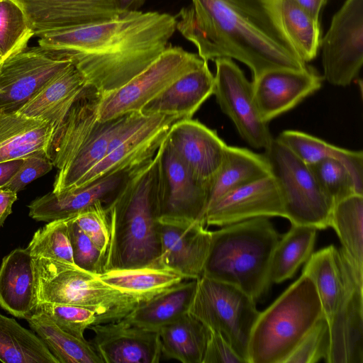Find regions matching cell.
I'll return each instance as SVG.
<instances>
[{
  "label": "cell",
  "instance_id": "obj_16",
  "mask_svg": "<svg viewBox=\"0 0 363 363\" xmlns=\"http://www.w3.org/2000/svg\"><path fill=\"white\" fill-rule=\"evenodd\" d=\"M158 222L160 267L179 273L184 279L202 277L212 231L199 220L159 218Z\"/></svg>",
  "mask_w": 363,
  "mask_h": 363
},
{
  "label": "cell",
  "instance_id": "obj_36",
  "mask_svg": "<svg viewBox=\"0 0 363 363\" xmlns=\"http://www.w3.org/2000/svg\"><path fill=\"white\" fill-rule=\"evenodd\" d=\"M0 360L6 363H59L43 341L14 318L0 314Z\"/></svg>",
  "mask_w": 363,
  "mask_h": 363
},
{
  "label": "cell",
  "instance_id": "obj_22",
  "mask_svg": "<svg viewBox=\"0 0 363 363\" xmlns=\"http://www.w3.org/2000/svg\"><path fill=\"white\" fill-rule=\"evenodd\" d=\"M302 273L313 281L327 323L330 321L353 288L358 286L340 250L332 245L312 253Z\"/></svg>",
  "mask_w": 363,
  "mask_h": 363
},
{
  "label": "cell",
  "instance_id": "obj_37",
  "mask_svg": "<svg viewBox=\"0 0 363 363\" xmlns=\"http://www.w3.org/2000/svg\"><path fill=\"white\" fill-rule=\"evenodd\" d=\"M281 17L284 28L301 60H314L320 50V21L315 20L294 0H281Z\"/></svg>",
  "mask_w": 363,
  "mask_h": 363
},
{
  "label": "cell",
  "instance_id": "obj_13",
  "mask_svg": "<svg viewBox=\"0 0 363 363\" xmlns=\"http://www.w3.org/2000/svg\"><path fill=\"white\" fill-rule=\"evenodd\" d=\"M214 62L213 94L222 112L233 123L242 140L252 147L268 152L274 139L268 123L260 117L252 82L232 59Z\"/></svg>",
  "mask_w": 363,
  "mask_h": 363
},
{
  "label": "cell",
  "instance_id": "obj_10",
  "mask_svg": "<svg viewBox=\"0 0 363 363\" xmlns=\"http://www.w3.org/2000/svg\"><path fill=\"white\" fill-rule=\"evenodd\" d=\"M204 61L198 54L169 45L145 69L119 89L102 96L98 111L99 121L140 112L170 84Z\"/></svg>",
  "mask_w": 363,
  "mask_h": 363
},
{
  "label": "cell",
  "instance_id": "obj_25",
  "mask_svg": "<svg viewBox=\"0 0 363 363\" xmlns=\"http://www.w3.org/2000/svg\"><path fill=\"white\" fill-rule=\"evenodd\" d=\"M328 363H363V289L356 286L329 323Z\"/></svg>",
  "mask_w": 363,
  "mask_h": 363
},
{
  "label": "cell",
  "instance_id": "obj_17",
  "mask_svg": "<svg viewBox=\"0 0 363 363\" xmlns=\"http://www.w3.org/2000/svg\"><path fill=\"white\" fill-rule=\"evenodd\" d=\"M23 10L34 36L97 23L120 13L113 0H13Z\"/></svg>",
  "mask_w": 363,
  "mask_h": 363
},
{
  "label": "cell",
  "instance_id": "obj_14",
  "mask_svg": "<svg viewBox=\"0 0 363 363\" xmlns=\"http://www.w3.org/2000/svg\"><path fill=\"white\" fill-rule=\"evenodd\" d=\"M157 155L158 219L199 220L204 224L207 186L191 174L167 138L159 147Z\"/></svg>",
  "mask_w": 363,
  "mask_h": 363
},
{
  "label": "cell",
  "instance_id": "obj_29",
  "mask_svg": "<svg viewBox=\"0 0 363 363\" xmlns=\"http://www.w3.org/2000/svg\"><path fill=\"white\" fill-rule=\"evenodd\" d=\"M54 125L18 113L0 116V162L48 150Z\"/></svg>",
  "mask_w": 363,
  "mask_h": 363
},
{
  "label": "cell",
  "instance_id": "obj_31",
  "mask_svg": "<svg viewBox=\"0 0 363 363\" xmlns=\"http://www.w3.org/2000/svg\"><path fill=\"white\" fill-rule=\"evenodd\" d=\"M210 333L187 312L159 330L162 356L183 363H202Z\"/></svg>",
  "mask_w": 363,
  "mask_h": 363
},
{
  "label": "cell",
  "instance_id": "obj_43",
  "mask_svg": "<svg viewBox=\"0 0 363 363\" xmlns=\"http://www.w3.org/2000/svg\"><path fill=\"white\" fill-rule=\"evenodd\" d=\"M68 225L74 264L96 275L104 273L105 255L78 226L74 216L69 218Z\"/></svg>",
  "mask_w": 363,
  "mask_h": 363
},
{
  "label": "cell",
  "instance_id": "obj_4",
  "mask_svg": "<svg viewBox=\"0 0 363 363\" xmlns=\"http://www.w3.org/2000/svg\"><path fill=\"white\" fill-rule=\"evenodd\" d=\"M279 238L267 217L222 226L211 232L202 276L232 284L256 301L272 284L271 261Z\"/></svg>",
  "mask_w": 363,
  "mask_h": 363
},
{
  "label": "cell",
  "instance_id": "obj_47",
  "mask_svg": "<svg viewBox=\"0 0 363 363\" xmlns=\"http://www.w3.org/2000/svg\"><path fill=\"white\" fill-rule=\"evenodd\" d=\"M16 200V192L0 189V227L12 213V206Z\"/></svg>",
  "mask_w": 363,
  "mask_h": 363
},
{
  "label": "cell",
  "instance_id": "obj_52",
  "mask_svg": "<svg viewBox=\"0 0 363 363\" xmlns=\"http://www.w3.org/2000/svg\"><path fill=\"white\" fill-rule=\"evenodd\" d=\"M1 58H0V63H1Z\"/></svg>",
  "mask_w": 363,
  "mask_h": 363
},
{
  "label": "cell",
  "instance_id": "obj_42",
  "mask_svg": "<svg viewBox=\"0 0 363 363\" xmlns=\"http://www.w3.org/2000/svg\"><path fill=\"white\" fill-rule=\"evenodd\" d=\"M329 341L328 324L323 317L306 333L283 363H315L325 359Z\"/></svg>",
  "mask_w": 363,
  "mask_h": 363
},
{
  "label": "cell",
  "instance_id": "obj_12",
  "mask_svg": "<svg viewBox=\"0 0 363 363\" xmlns=\"http://www.w3.org/2000/svg\"><path fill=\"white\" fill-rule=\"evenodd\" d=\"M320 48L323 79L333 86H349L363 64V0L345 1L333 15Z\"/></svg>",
  "mask_w": 363,
  "mask_h": 363
},
{
  "label": "cell",
  "instance_id": "obj_15",
  "mask_svg": "<svg viewBox=\"0 0 363 363\" xmlns=\"http://www.w3.org/2000/svg\"><path fill=\"white\" fill-rule=\"evenodd\" d=\"M258 217L285 218L281 191L271 173L226 193L206 210V226H225Z\"/></svg>",
  "mask_w": 363,
  "mask_h": 363
},
{
  "label": "cell",
  "instance_id": "obj_19",
  "mask_svg": "<svg viewBox=\"0 0 363 363\" xmlns=\"http://www.w3.org/2000/svg\"><path fill=\"white\" fill-rule=\"evenodd\" d=\"M166 138L191 174L208 189L222 164L228 145L216 130L191 118L174 122Z\"/></svg>",
  "mask_w": 363,
  "mask_h": 363
},
{
  "label": "cell",
  "instance_id": "obj_38",
  "mask_svg": "<svg viewBox=\"0 0 363 363\" xmlns=\"http://www.w3.org/2000/svg\"><path fill=\"white\" fill-rule=\"evenodd\" d=\"M68 219L48 222L34 233L27 247L34 258L45 257L74 264Z\"/></svg>",
  "mask_w": 363,
  "mask_h": 363
},
{
  "label": "cell",
  "instance_id": "obj_44",
  "mask_svg": "<svg viewBox=\"0 0 363 363\" xmlns=\"http://www.w3.org/2000/svg\"><path fill=\"white\" fill-rule=\"evenodd\" d=\"M74 220L106 256L110 238L109 218L106 205L96 202L74 216Z\"/></svg>",
  "mask_w": 363,
  "mask_h": 363
},
{
  "label": "cell",
  "instance_id": "obj_5",
  "mask_svg": "<svg viewBox=\"0 0 363 363\" xmlns=\"http://www.w3.org/2000/svg\"><path fill=\"white\" fill-rule=\"evenodd\" d=\"M323 317L315 286L302 273L267 308L259 312L249 339L248 363H283Z\"/></svg>",
  "mask_w": 363,
  "mask_h": 363
},
{
  "label": "cell",
  "instance_id": "obj_24",
  "mask_svg": "<svg viewBox=\"0 0 363 363\" xmlns=\"http://www.w3.org/2000/svg\"><path fill=\"white\" fill-rule=\"evenodd\" d=\"M214 75L208 62L183 74L141 110L146 115L165 114L191 118L203 102L213 94Z\"/></svg>",
  "mask_w": 363,
  "mask_h": 363
},
{
  "label": "cell",
  "instance_id": "obj_35",
  "mask_svg": "<svg viewBox=\"0 0 363 363\" xmlns=\"http://www.w3.org/2000/svg\"><path fill=\"white\" fill-rule=\"evenodd\" d=\"M317 229L306 225H291L279 238L274 250L270 267L272 284L291 279L299 267L312 255Z\"/></svg>",
  "mask_w": 363,
  "mask_h": 363
},
{
  "label": "cell",
  "instance_id": "obj_2",
  "mask_svg": "<svg viewBox=\"0 0 363 363\" xmlns=\"http://www.w3.org/2000/svg\"><path fill=\"white\" fill-rule=\"evenodd\" d=\"M176 31L175 16L158 11L120 13L108 21L54 31L38 45L69 60L103 96L150 65Z\"/></svg>",
  "mask_w": 363,
  "mask_h": 363
},
{
  "label": "cell",
  "instance_id": "obj_7",
  "mask_svg": "<svg viewBox=\"0 0 363 363\" xmlns=\"http://www.w3.org/2000/svg\"><path fill=\"white\" fill-rule=\"evenodd\" d=\"M255 301L239 288L202 276L188 313L219 332L246 363L251 331L258 317Z\"/></svg>",
  "mask_w": 363,
  "mask_h": 363
},
{
  "label": "cell",
  "instance_id": "obj_45",
  "mask_svg": "<svg viewBox=\"0 0 363 363\" xmlns=\"http://www.w3.org/2000/svg\"><path fill=\"white\" fill-rule=\"evenodd\" d=\"M53 167L47 150L36 151L23 158L18 170L1 189L18 193L32 181L50 172Z\"/></svg>",
  "mask_w": 363,
  "mask_h": 363
},
{
  "label": "cell",
  "instance_id": "obj_28",
  "mask_svg": "<svg viewBox=\"0 0 363 363\" xmlns=\"http://www.w3.org/2000/svg\"><path fill=\"white\" fill-rule=\"evenodd\" d=\"M330 227L339 238L342 245L339 250L355 282L363 288V194H354L337 202Z\"/></svg>",
  "mask_w": 363,
  "mask_h": 363
},
{
  "label": "cell",
  "instance_id": "obj_48",
  "mask_svg": "<svg viewBox=\"0 0 363 363\" xmlns=\"http://www.w3.org/2000/svg\"><path fill=\"white\" fill-rule=\"evenodd\" d=\"M23 163V159L0 162V189L13 177Z\"/></svg>",
  "mask_w": 363,
  "mask_h": 363
},
{
  "label": "cell",
  "instance_id": "obj_23",
  "mask_svg": "<svg viewBox=\"0 0 363 363\" xmlns=\"http://www.w3.org/2000/svg\"><path fill=\"white\" fill-rule=\"evenodd\" d=\"M35 262L28 247L16 248L5 256L0 267V306L26 319L38 305Z\"/></svg>",
  "mask_w": 363,
  "mask_h": 363
},
{
  "label": "cell",
  "instance_id": "obj_30",
  "mask_svg": "<svg viewBox=\"0 0 363 363\" xmlns=\"http://www.w3.org/2000/svg\"><path fill=\"white\" fill-rule=\"evenodd\" d=\"M196 288V279L182 281L138 304L125 317L141 328L157 330L189 311Z\"/></svg>",
  "mask_w": 363,
  "mask_h": 363
},
{
  "label": "cell",
  "instance_id": "obj_9",
  "mask_svg": "<svg viewBox=\"0 0 363 363\" xmlns=\"http://www.w3.org/2000/svg\"><path fill=\"white\" fill-rule=\"evenodd\" d=\"M182 120L165 114H125L109 141L104 158L79 182L75 189L103 177L136 168L152 159L166 138L170 126Z\"/></svg>",
  "mask_w": 363,
  "mask_h": 363
},
{
  "label": "cell",
  "instance_id": "obj_32",
  "mask_svg": "<svg viewBox=\"0 0 363 363\" xmlns=\"http://www.w3.org/2000/svg\"><path fill=\"white\" fill-rule=\"evenodd\" d=\"M277 139L308 165H312L330 157L340 160L352 174L357 192L363 194V152L362 150H350L339 147L298 130H284Z\"/></svg>",
  "mask_w": 363,
  "mask_h": 363
},
{
  "label": "cell",
  "instance_id": "obj_26",
  "mask_svg": "<svg viewBox=\"0 0 363 363\" xmlns=\"http://www.w3.org/2000/svg\"><path fill=\"white\" fill-rule=\"evenodd\" d=\"M271 173V162L265 154L227 145L222 164L208 186L206 210L226 193Z\"/></svg>",
  "mask_w": 363,
  "mask_h": 363
},
{
  "label": "cell",
  "instance_id": "obj_46",
  "mask_svg": "<svg viewBox=\"0 0 363 363\" xmlns=\"http://www.w3.org/2000/svg\"><path fill=\"white\" fill-rule=\"evenodd\" d=\"M202 363H246L218 331L211 330Z\"/></svg>",
  "mask_w": 363,
  "mask_h": 363
},
{
  "label": "cell",
  "instance_id": "obj_21",
  "mask_svg": "<svg viewBox=\"0 0 363 363\" xmlns=\"http://www.w3.org/2000/svg\"><path fill=\"white\" fill-rule=\"evenodd\" d=\"M134 169L106 175L73 190L59 194L52 191L37 198L28 206L29 216L38 221L50 222L75 216L96 202L106 206Z\"/></svg>",
  "mask_w": 363,
  "mask_h": 363
},
{
  "label": "cell",
  "instance_id": "obj_3",
  "mask_svg": "<svg viewBox=\"0 0 363 363\" xmlns=\"http://www.w3.org/2000/svg\"><path fill=\"white\" fill-rule=\"evenodd\" d=\"M157 164L156 153L152 159L134 169L116 197L106 206L110 238L105 272L160 267Z\"/></svg>",
  "mask_w": 363,
  "mask_h": 363
},
{
  "label": "cell",
  "instance_id": "obj_39",
  "mask_svg": "<svg viewBox=\"0 0 363 363\" xmlns=\"http://www.w3.org/2000/svg\"><path fill=\"white\" fill-rule=\"evenodd\" d=\"M33 36L34 33L20 6L13 0H0L1 61L27 47Z\"/></svg>",
  "mask_w": 363,
  "mask_h": 363
},
{
  "label": "cell",
  "instance_id": "obj_34",
  "mask_svg": "<svg viewBox=\"0 0 363 363\" xmlns=\"http://www.w3.org/2000/svg\"><path fill=\"white\" fill-rule=\"evenodd\" d=\"M26 320L59 363H104L91 342L63 331L45 314L35 312Z\"/></svg>",
  "mask_w": 363,
  "mask_h": 363
},
{
  "label": "cell",
  "instance_id": "obj_6",
  "mask_svg": "<svg viewBox=\"0 0 363 363\" xmlns=\"http://www.w3.org/2000/svg\"><path fill=\"white\" fill-rule=\"evenodd\" d=\"M38 301L72 304L96 311L102 323L125 317L143 301L108 285L75 264L34 258Z\"/></svg>",
  "mask_w": 363,
  "mask_h": 363
},
{
  "label": "cell",
  "instance_id": "obj_27",
  "mask_svg": "<svg viewBox=\"0 0 363 363\" xmlns=\"http://www.w3.org/2000/svg\"><path fill=\"white\" fill-rule=\"evenodd\" d=\"M86 84L82 74L72 63L18 113L50 122L55 128Z\"/></svg>",
  "mask_w": 363,
  "mask_h": 363
},
{
  "label": "cell",
  "instance_id": "obj_50",
  "mask_svg": "<svg viewBox=\"0 0 363 363\" xmlns=\"http://www.w3.org/2000/svg\"><path fill=\"white\" fill-rule=\"evenodd\" d=\"M119 13L138 11L145 0H113Z\"/></svg>",
  "mask_w": 363,
  "mask_h": 363
},
{
  "label": "cell",
  "instance_id": "obj_49",
  "mask_svg": "<svg viewBox=\"0 0 363 363\" xmlns=\"http://www.w3.org/2000/svg\"><path fill=\"white\" fill-rule=\"evenodd\" d=\"M302 9L312 18L319 21L322 9L328 0H294Z\"/></svg>",
  "mask_w": 363,
  "mask_h": 363
},
{
  "label": "cell",
  "instance_id": "obj_11",
  "mask_svg": "<svg viewBox=\"0 0 363 363\" xmlns=\"http://www.w3.org/2000/svg\"><path fill=\"white\" fill-rule=\"evenodd\" d=\"M72 62L40 45L26 47L0 63V116L18 113Z\"/></svg>",
  "mask_w": 363,
  "mask_h": 363
},
{
  "label": "cell",
  "instance_id": "obj_51",
  "mask_svg": "<svg viewBox=\"0 0 363 363\" xmlns=\"http://www.w3.org/2000/svg\"><path fill=\"white\" fill-rule=\"evenodd\" d=\"M0 58H1V53H0Z\"/></svg>",
  "mask_w": 363,
  "mask_h": 363
},
{
  "label": "cell",
  "instance_id": "obj_33",
  "mask_svg": "<svg viewBox=\"0 0 363 363\" xmlns=\"http://www.w3.org/2000/svg\"><path fill=\"white\" fill-rule=\"evenodd\" d=\"M97 276L108 285L143 301L185 280L174 270L155 266L108 270Z\"/></svg>",
  "mask_w": 363,
  "mask_h": 363
},
{
  "label": "cell",
  "instance_id": "obj_18",
  "mask_svg": "<svg viewBox=\"0 0 363 363\" xmlns=\"http://www.w3.org/2000/svg\"><path fill=\"white\" fill-rule=\"evenodd\" d=\"M323 76L313 67L277 69L252 79L254 97L262 120L272 119L291 110L322 86Z\"/></svg>",
  "mask_w": 363,
  "mask_h": 363
},
{
  "label": "cell",
  "instance_id": "obj_41",
  "mask_svg": "<svg viewBox=\"0 0 363 363\" xmlns=\"http://www.w3.org/2000/svg\"><path fill=\"white\" fill-rule=\"evenodd\" d=\"M308 166L333 205L350 195L359 194L352 174L340 160L325 158Z\"/></svg>",
  "mask_w": 363,
  "mask_h": 363
},
{
  "label": "cell",
  "instance_id": "obj_20",
  "mask_svg": "<svg viewBox=\"0 0 363 363\" xmlns=\"http://www.w3.org/2000/svg\"><path fill=\"white\" fill-rule=\"evenodd\" d=\"M104 363H156L162 357L159 331L138 326L125 318L89 328Z\"/></svg>",
  "mask_w": 363,
  "mask_h": 363
},
{
  "label": "cell",
  "instance_id": "obj_1",
  "mask_svg": "<svg viewBox=\"0 0 363 363\" xmlns=\"http://www.w3.org/2000/svg\"><path fill=\"white\" fill-rule=\"evenodd\" d=\"M174 16L176 30L201 58L236 60L252 79L272 69L307 67L284 28L281 0H191Z\"/></svg>",
  "mask_w": 363,
  "mask_h": 363
},
{
  "label": "cell",
  "instance_id": "obj_40",
  "mask_svg": "<svg viewBox=\"0 0 363 363\" xmlns=\"http://www.w3.org/2000/svg\"><path fill=\"white\" fill-rule=\"evenodd\" d=\"M45 314L63 331L81 340H86L84 332L91 326L102 323L94 310L72 304L40 302L35 311Z\"/></svg>",
  "mask_w": 363,
  "mask_h": 363
},
{
  "label": "cell",
  "instance_id": "obj_8",
  "mask_svg": "<svg viewBox=\"0 0 363 363\" xmlns=\"http://www.w3.org/2000/svg\"><path fill=\"white\" fill-rule=\"evenodd\" d=\"M264 154L269 159L279 186L285 218L291 225L317 230L330 227L334 205L322 190L311 167L277 138Z\"/></svg>",
  "mask_w": 363,
  "mask_h": 363
}]
</instances>
